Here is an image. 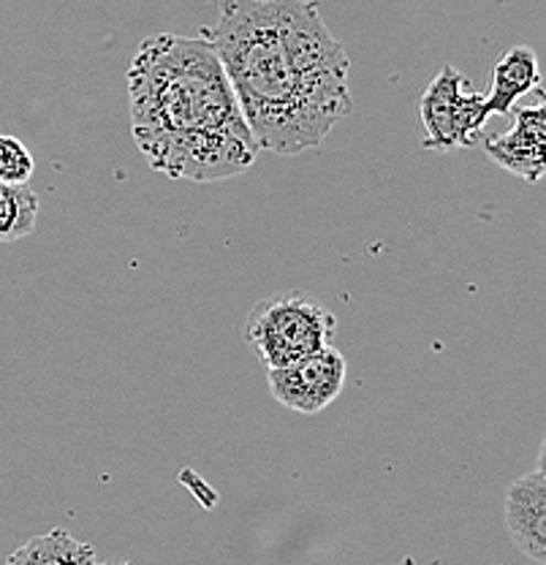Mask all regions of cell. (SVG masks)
<instances>
[{
  "label": "cell",
  "mask_w": 546,
  "mask_h": 565,
  "mask_svg": "<svg viewBox=\"0 0 546 565\" xmlns=\"http://www.w3.org/2000/svg\"><path fill=\"white\" fill-rule=\"evenodd\" d=\"M338 321L321 299L304 291H278L256 302L245 321V340L267 370H280L297 359L332 345Z\"/></svg>",
  "instance_id": "3957f363"
},
{
  "label": "cell",
  "mask_w": 546,
  "mask_h": 565,
  "mask_svg": "<svg viewBox=\"0 0 546 565\" xmlns=\"http://www.w3.org/2000/svg\"><path fill=\"white\" fill-rule=\"evenodd\" d=\"M506 527L527 561L546 563V473L542 465L508 484Z\"/></svg>",
  "instance_id": "52a82bcc"
},
{
  "label": "cell",
  "mask_w": 546,
  "mask_h": 565,
  "mask_svg": "<svg viewBox=\"0 0 546 565\" xmlns=\"http://www.w3.org/2000/svg\"><path fill=\"white\" fill-rule=\"evenodd\" d=\"M349 375L345 356L332 345L297 359L280 370H269L267 384L272 397L297 414L315 416L340 397Z\"/></svg>",
  "instance_id": "5b68a950"
},
{
  "label": "cell",
  "mask_w": 546,
  "mask_h": 565,
  "mask_svg": "<svg viewBox=\"0 0 546 565\" xmlns=\"http://www.w3.org/2000/svg\"><path fill=\"white\" fill-rule=\"evenodd\" d=\"M213 44L258 150L299 156L351 115V61L315 0H221Z\"/></svg>",
  "instance_id": "6da1fadb"
},
{
  "label": "cell",
  "mask_w": 546,
  "mask_h": 565,
  "mask_svg": "<svg viewBox=\"0 0 546 565\" xmlns=\"http://www.w3.org/2000/svg\"><path fill=\"white\" fill-rule=\"evenodd\" d=\"M484 152L514 177L538 182L546 169V109L525 106L516 111L506 134L484 141Z\"/></svg>",
  "instance_id": "8992f818"
},
{
  "label": "cell",
  "mask_w": 546,
  "mask_h": 565,
  "mask_svg": "<svg viewBox=\"0 0 546 565\" xmlns=\"http://www.w3.org/2000/svg\"><path fill=\"white\" fill-rule=\"evenodd\" d=\"M33 152L11 134H0V182L3 185H28L31 182Z\"/></svg>",
  "instance_id": "8fae6325"
},
{
  "label": "cell",
  "mask_w": 546,
  "mask_h": 565,
  "mask_svg": "<svg viewBox=\"0 0 546 565\" xmlns=\"http://www.w3.org/2000/svg\"><path fill=\"white\" fill-rule=\"evenodd\" d=\"M425 126V150L449 152L460 147H475L481 141L490 111H486L484 93L471 90V82L454 66H443L436 79L427 85L416 104Z\"/></svg>",
  "instance_id": "277c9868"
},
{
  "label": "cell",
  "mask_w": 546,
  "mask_h": 565,
  "mask_svg": "<svg viewBox=\"0 0 546 565\" xmlns=\"http://www.w3.org/2000/svg\"><path fill=\"white\" fill-rule=\"evenodd\" d=\"M3 565H98L96 550L66 530H50L17 546Z\"/></svg>",
  "instance_id": "9c48e42d"
},
{
  "label": "cell",
  "mask_w": 546,
  "mask_h": 565,
  "mask_svg": "<svg viewBox=\"0 0 546 565\" xmlns=\"http://www.w3.org/2000/svg\"><path fill=\"white\" fill-rule=\"evenodd\" d=\"M39 221V196L31 185L0 182V243L31 237Z\"/></svg>",
  "instance_id": "30bf717a"
},
{
  "label": "cell",
  "mask_w": 546,
  "mask_h": 565,
  "mask_svg": "<svg viewBox=\"0 0 546 565\" xmlns=\"http://www.w3.org/2000/svg\"><path fill=\"white\" fill-rule=\"evenodd\" d=\"M538 85H542V71H538L536 52L525 44L511 46L508 52L497 57L495 68H492L490 93L484 96L486 111L490 115H511L514 104L525 93L536 90Z\"/></svg>",
  "instance_id": "ba28073f"
},
{
  "label": "cell",
  "mask_w": 546,
  "mask_h": 565,
  "mask_svg": "<svg viewBox=\"0 0 546 565\" xmlns=\"http://www.w3.org/2000/svg\"><path fill=\"white\" fill-rule=\"evenodd\" d=\"M98 565H111V563H98ZM115 565H133V563H115Z\"/></svg>",
  "instance_id": "7c38bea8"
},
{
  "label": "cell",
  "mask_w": 546,
  "mask_h": 565,
  "mask_svg": "<svg viewBox=\"0 0 546 565\" xmlns=\"http://www.w3.org/2000/svg\"><path fill=\"white\" fill-rule=\"evenodd\" d=\"M126 82L133 141L158 174L221 182L256 163L261 150L207 39L147 35Z\"/></svg>",
  "instance_id": "7a4b0ae2"
}]
</instances>
